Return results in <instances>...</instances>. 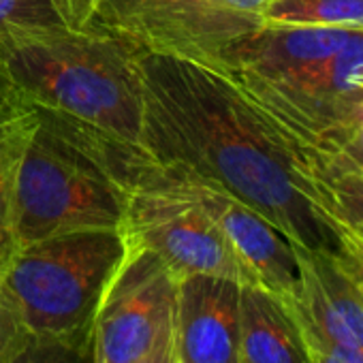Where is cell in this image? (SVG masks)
Returning <instances> with one entry per match:
<instances>
[{"instance_id":"obj_23","label":"cell","mask_w":363,"mask_h":363,"mask_svg":"<svg viewBox=\"0 0 363 363\" xmlns=\"http://www.w3.org/2000/svg\"><path fill=\"white\" fill-rule=\"evenodd\" d=\"M225 3L233 11H238L240 16H244V18L257 22V24H263L265 22V11H267L272 0H225Z\"/></svg>"},{"instance_id":"obj_2","label":"cell","mask_w":363,"mask_h":363,"mask_svg":"<svg viewBox=\"0 0 363 363\" xmlns=\"http://www.w3.org/2000/svg\"><path fill=\"white\" fill-rule=\"evenodd\" d=\"M139 56L113 37L65 28L16 48L0 65V79L130 191L152 169Z\"/></svg>"},{"instance_id":"obj_4","label":"cell","mask_w":363,"mask_h":363,"mask_svg":"<svg viewBox=\"0 0 363 363\" xmlns=\"http://www.w3.org/2000/svg\"><path fill=\"white\" fill-rule=\"evenodd\" d=\"M128 195L101 162L39 120L16 184L18 246L73 231L122 229Z\"/></svg>"},{"instance_id":"obj_8","label":"cell","mask_w":363,"mask_h":363,"mask_svg":"<svg viewBox=\"0 0 363 363\" xmlns=\"http://www.w3.org/2000/svg\"><path fill=\"white\" fill-rule=\"evenodd\" d=\"M242 286L208 274L177 280L173 335L179 363H240Z\"/></svg>"},{"instance_id":"obj_12","label":"cell","mask_w":363,"mask_h":363,"mask_svg":"<svg viewBox=\"0 0 363 363\" xmlns=\"http://www.w3.org/2000/svg\"><path fill=\"white\" fill-rule=\"evenodd\" d=\"M291 139L310 171L320 210L333 225L363 240V175L348 167L331 145H312L293 135Z\"/></svg>"},{"instance_id":"obj_3","label":"cell","mask_w":363,"mask_h":363,"mask_svg":"<svg viewBox=\"0 0 363 363\" xmlns=\"http://www.w3.org/2000/svg\"><path fill=\"white\" fill-rule=\"evenodd\" d=\"M128 246L124 229L54 235L18 248L0 289L30 335L82 340L94 331L96 310Z\"/></svg>"},{"instance_id":"obj_18","label":"cell","mask_w":363,"mask_h":363,"mask_svg":"<svg viewBox=\"0 0 363 363\" xmlns=\"http://www.w3.org/2000/svg\"><path fill=\"white\" fill-rule=\"evenodd\" d=\"M312 363H363V352L303 335Z\"/></svg>"},{"instance_id":"obj_10","label":"cell","mask_w":363,"mask_h":363,"mask_svg":"<svg viewBox=\"0 0 363 363\" xmlns=\"http://www.w3.org/2000/svg\"><path fill=\"white\" fill-rule=\"evenodd\" d=\"M301 284L284 299L303 335L363 352V289L335 255L295 246Z\"/></svg>"},{"instance_id":"obj_20","label":"cell","mask_w":363,"mask_h":363,"mask_svg":"<svg viewBox=\"0 0 363 363\" xmlns=\"http://www.w3.org/2000/svg\"><path fill=\"white\" fill-rule=\"evenodd\" d=\"M137 363H179L177 348H175L173 325L167 327V329L160 333V337L154 342V346H152Z\"/></svg>"},{"instance_id":"obj_6","label":"cell","mask_w":363,"mask_h":363,"mask_svg":"<svg viewBox=\"0 0 363 363\" xmlns=\"http://www.w3.org/2000/svg\"><path fill=\"white\" fill-rule=\"evenodd\" d=\"M259 26L225 0H94L82 30L124 41L139 54L212 65L231 41Z\"/></svg>"},{"instance_id":"obj_21","label":"cell","mask_w":363,"mask_h":363,"mask_svg":"<svg viewBox=\"0 0 363 363\" xmlns=\"http://www.w3.org/2000/svg\"><path fill=\"white\" fill-rule=\"evenodd\" d=\"M54 9L58 11V16L62 18V22L67 24V28L71 30H82L90 7H88V0H52Z\"/></svg>"},{"instance_id":"obj_9","label":"cell","mask_w":363,"mask_h":363,"mask_svg":"<svg viewBox=\"0 0 363 363\" xmlns=\"http://www.w3.org/2000/svg\"><path fill=\"white\" fill-rule=\"evenodd\" d=\"M179 179L186 182L199 203L216 220L231 248L252 276L255 284L282 299H295L301 284L295 244L276 227H272L263 216L229 197L227 193L186 177Z\"/></svg>"},{"instance_id":"obj_5","label":"cell","mask_w":363,"mask_h":363,"mask_svg":"<svg viewBox=\"0 0 363 363\" xmlns=\"http://www.w3.org/2000/svg\"><path fill=\"white\" fill-rule=\"evenodd\" d=\"M124 233L154 252L179 280L193 274L255 284L229 240L184 179L152 167L130 189ZM257 286V284H255Z\"/></svg>"},{"instance_id":"obj_16","label":"cell","mask_w":363,"mask_h":363,"mask_svg":"<svg viewBox=\"0 0 363 363\" xmlns=\"http://www.w3.org/2000/svg\"><path fill=\"white\" fill-rule=\"evenodd\" d=\"M11 363H94V331L82 340L28 335Z\"/></svg>"},{"instance_id":"obj_15","label":"cell","mask_w":363,"mask_h":363,"mask_svg":"<svg viewBox=\"0 0 363 363\" xmlns=\"http://www.w3.org/2000/svg\"><path fill=\"white\" fill-rule=\"evenodd\" d=\"M265 22L363 30V0H272Z\"/></svg>"},{"instance_id":"obj_26","label":"cell","mask_w":363,"mask_h":363,"mask_svg":"<svg viewBox=\"0 0 363 363\" xmlns=\"http://www.w3.org/2000/svg\"><path fill=\"white\" fill-rule=\"evenodd\" d=\"M92 3H94V0H88V7H90V9H92ZM88 16H90V13H88Z\"/></svg>"},{"instance_id":"obj_13","label":"cell","mask_w":363,"mask_h":363,"mask_svg":"<svg viewBox=\"0 0 363 363\" xmlns=\"http://www.w3.org/2000/svg\"><path fill=\"white\" fill-rule=\"evenodd\" d=\"M37 124V111L20 99L0 105V276L20 248L13 229L16 184Z\"/></svg>"},{"instance_id":"obj_1","label":"cell","mask_w":363,"mask_h":363,"mask_svg":"<svg viewBox=\"0 0 363 363\" xmlns=\"http://www.w3.org/2000/svg\"><path fill=\"white\" fill-rule=\"evenodd\" d=\"M139 71L152 167L227 193L299 248L337 252V227L291 135L223 71L158 54H141Z\"/></svg>"},{"instance_id":"obj_7","label":"cell","mask_w":363,"mask_h":363,"mask_svg":"<svg viewBox=\"0 0 363 363\" xmlns=\"http://www.w3.org/2000/svg\"><path fill=\"white\" fill-rule=\"evenodd\" d=\"M175 297L169 267L130 244L94 316V363H137L173 325Z\"/></svg>"},{"instance_id":"obj_24","label":"cell","mask_w":363,"mask_h":363,"mask_svg":"<svg viewBox=\"0 0 363 363\" xmlns=\"http://www.w3.org/2000/svg\"><path fill=\"white\" fill-rule=\"evenodd\" d=\"M11 101H16V96H13L11 90L5 86V82L0 79V105H7V103H11Z\"/></svg>"},{"instance_id":"obj_14","label":"cell","mask_w":363,"mask_h":363,"mask_svg":"<svg viewBox=\"0 0 363 363\" xmlns=\"http://www.w3.org/2000/svg\"><path fill=\"white\" fill-rule=\"evenodd\" d=\"M65 28L52 0H0V65L22 43Z\"/></svg>"},{"instance_id":"obj_19","label":"cell","mask_w":363,"mask_h":363,"mask_svg":"<svg viewBox=\"0 0 363 363\" xmlns=\"http://www.w3.org/2000/svg\"><path fill=\"white\" fill-rule=\"evenodd\" d=\"M337 233H340V248H337L335 257L363 289V240L342 227H337Z\"/></svg>"},{"instance_id":"obj_25","label":"cell","mask_w":363,"mask_h":363,"mask_svg":"<svg viewBox=\"0 0 363 363\" xmlns=\"http://www.w3.org/2000/svg\"><path fill=\"white\" fill-rule=\"evenodd\" d=\"M346 137H350V139H354V141H357L359 145H363V120H361V124H359V126H357V128H354L352 133H346V135H344L342 139H346ZM342 139H340V141H342Z\"/></svg>"},{"instance_id":"obj_17","label":"cell","mask_w":363,"mask_h":363,"mask_svg":"<svg viewBox=\"0 0 363 363\" xmlns=\"http://www.w3.org/2000/svg\"><path fill=\"white\" fill-rule=\"evenodd\" d=\"M28 335L13 303L0 289V363H11Z\"/></svg>"},{"instance_id":"obj_11","label":"cell","mask_w":363,"mask_h":363,"mask_svg":"<svg viewBox=\"0 0 363 363\" xmlns=\"http://www.w3.org/2000/svg\"><path fill=\"white\" fill-rule=\"evenodd\" d=\"M240 363H312L289 303L255 284L242 286Z\"/></svg>"},{"instance_id":"obj_22","label":"cell","mask_w":363,"mask_h":363,"mask_svg":"<svg viewBox=\"0 0 363 363\" xmlns=\"http://www.w3.org/2000/svg\"><path fill=\"white\" fill-rule=\"evenodd\" d=\"M316 145H320V143H316ZM325 145H331L335 152H337V156L348 164V167H352L357 173H361L363 175V145H359L354 139H350V137H346V139H342V141H337V143H325Z\"/></svg>"}]
</instances>
